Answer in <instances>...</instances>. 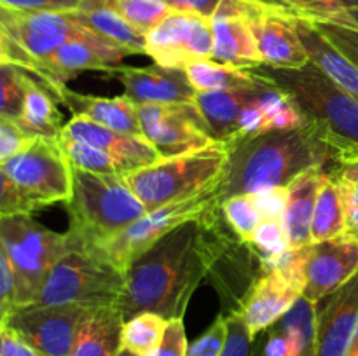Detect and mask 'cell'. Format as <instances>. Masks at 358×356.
I'll return each instance as SVG.
<instances>
[{
	"label": "cell",
	"mask_w": 358,
	"mask_h": 356,
	"mask_svg": "<svg viewBox=\"0 0 358 356\" xmlns=\"http://www.w3.org/2000/svg\"><path fill=\"white\" fill-rule=\"evenodd\" d=\"M122 290L124 272L119 271L98 248L72 241L70 250L49 271L34 304L98 309L117 306Z\"/></svg>",
	"instance_id": "5"
},
{
	"label": "cell",
	"mask_w": 358,
	"mask_h": 356,
	"mask_svg": "<svg viewBox=\"0 0 358 356\" xmlns=\"http://www.w3.org/2000/svg\"><path fill=\"white\" fill-rule=\"evenodd\" d=\"M35 136H30L14 119L0 117V166L20 154Z\"/></svg>",
	"instance_id": "43"
},
{
	"label": "cell",
	"mask_w": 358,
	"mask_h": 356,
	"mask_svg": "<svg viewBox=\"0 0 358 356\" xmlns=\"http://www.w3.org/2000/svg\"><path fill=\"white\" fill-rule=\"evenodd\" d=\"M332 21H341V23H350L358 27V9H348L345 13L339 14L338 17H334Z\"/></svg>",
	"instance_id": "53"
},
{
	"label": "cell",
	"mask_w": 358,
	"mask_h": 356,
	"mask_svg": "<svg viewBox=\"0 0 358 356\" xmlns=\"http://www.w3.org/2000/svg\"><path fill=\"white\" fill-rule=\"evenodd\" d=\"M143 138L163 157L205 149L215 143L196 103L138 105Z\"/></svg>",
	"instance_id": "10"
},
{
	"label": "cell",
	"mask_w": 358,
	"mask_h": 356,
	"mask_svg": "<svg viewBox=\"0 0 358 356\" xmlns=\"http://www.w3.org/2000/svg\"><path fill=\"white\" fill-rule=\"evenodd\" d=\"M248 70L292 98L304 121L331 143L339 163L358 159V98L346 93L311 61L299 68H275L261 63Z\"/></svg>",
	"instance_id": "3"
},
{
	"label": "cell",
	"mask_w": 358,
	"mask_h": 356,
	"mask_svg": "<svg viewBox=\"0 0 358 356\" xmlns=\"http://www.w3.org/2000/svg\"><path fill=\"white\" fill-rule=\"evenodd\" d=\"M297 35L306 51L308 58L322 70L331 80H334L346 93L358 98V65L343 51H339L310 17H296Z\"/></svg>",
	"instance_id": "24"
},
{
	"label": "cell",
	"mask_w": 358,
	"mask_h": 356,
	"mask_svg": "<svg viewBox=\"0 0 358 356\" xmlns=\"http://www.w3.org/2000/svg\"><path fill=\"white\" fill-rule=\"evenodd\" d=\"M59 101L70 108L72 115L86 117L96 124L114 129V131L126 133L131 136H143L138 105L124 94L115 98H101L93 96V94L76 93V91L69 89V86H65L59 94Z\"/></svg>",
	"instance_id": "23"
},
{
	"label": "cell",
	"mask_w": 358,
	"mask_h": 356,
	"mask_svg": "<svg viewBox=\"0 0 358 356\" xmlns=\"http://www.w3.org/2000/svg\"><path fill=\"white\" fill-rule=\"evenodd\" d=\"M107 6L117 10L133 28L143 35L156 28L171 13L163 0H108Z\"/></svg>",
	"instance_id": "35"
},
{
	"label": "cell",
	"mask_w": 358,
	"mask_h": 356,
	"mask_svg": "<svg viewBox=\"0 0 358 356\" xmlns=\"http://www.w3.org/2000/svg\"><path fill=\"white\" fill-rule=\"evenodd\" d=\"M70 16L83 24L84 28L96 34L98 37L112 42L122 49H128L131 54H145V35L133 28L121 14L110 6H93L70 13Z\"/></svg>",
	"instance_id": "27"
},
{
	"label": "cell",
	"mask_w": 358,
	"mask_h": 356,
	"mask_svg": "<svg viewBox=\"0 0 358 356\" xmlns=\"http://www.w3.org/2000/svg\"><path fill=\"white\" fill-rule=\"evenodd\" d=\"M220 209H222L226 222L236 232V236L245 244L250 243L259 223L262 222V216L259 209L255 208L252 195H234V198L226 199V201L220 202Z\"/></svg>",
	"instance_id": "38"
},
{
	"label": "cell",
	"mask_w": 358,
	"mask_h": 356,
	"mask_svg": "<svg viewBox=\"0 0 358 356\" xmlns=\"http://www.w3.org/2000/svg\"><path fill=\"white\" fill-rule=\"evenodd\" d=\"M343 234H346V218L341 192L334 178L325 173L317 195V205H315L311 243H320V241L332 239Z\"/></svg>",
	"instance_id": "29"
},
{
	"label": "cell",
	"mask_w": 358,
	"mask_h": 356,
	"mask_svg": "<svg viewBox=\"0 0 358 356\" xmlns=\"http://www.w3.org/2000/svg\"><path fill=\"white\" fill-rule=\"evenodd\" d=\"M56 101L58 100L51 89L30 75L17 124L30 136H62L65 122L56 107Z\"/></svg>",
	"instance_id": "28"
},
{
	"label": "cell",
	"mask_w": 358,
	"mask_h": 356,
	"mask_svg": "<svg viewBox=\"0 0 358 356\" xmlns=\"http://www.w3.org/2000/svg\"><path fill=\"white\" fill-rule=\"evenodd\" d=\"M227 327L226 344L220 356H261V337L252 339L240 309L224 314Z\"/></svg>",
	"instance_id": "39"
},
{
	"label": "cell",
	"mask_w": 358,
	"mask_h": 356,
	"mask_svg": "<svg viewBox=\"0 0 358 356\" xmlns=\"http://www.w3.org/2000/svg\"><path fill=\"white\" fill-rule=\"evenodd\" d=\"M185 73L194 87L196 93H210V91L229 89V87L247 86L254 84L257 77L248 68L227 65V63L215 61L213 58L196 59L185 66Z\"/></svg>",
	"instance_id": "30"
},
{
	"label": "cell",
	"mask_w": 358,
	"mask_h": 356,
	"mask_svg": "<svg viewBox=\"0 0 358 356\" xmlns=\"http://www.w3.org/2000/svg\"><path fill=\"white\" fill-rule=\"evenodd\" d=\"M187 346L184 318H173L168 320L159 346L149 356H185Z\"/></svg>",
	"instance_id": "46"
},
{
	"label": "cell",
	"mask_w": 358,
	"mask_h": 356,
	"mask_svg": "<svg viewBox=\"0 0 358 356\" xmlns=\"http://www.w3.org/2000/svg\"><path fill=\"white\" fill-rule=\"evenodd\" d=\"M62 136H69V138L79 140V142L105 150L117 159L128 163L135 170L157 163L163 157L157 152L156 147L150 145L143 136H131L114 131L79 115H72V119L65 122Z\"/></svg>",
	"instance_id": "21"
},
{
	"label": "cell",
	"mask_w": 358,
	"mask_h": 356,
	"mask_svg": "<svg viewBox=\"0 0 358 356\" xmlns=\"http://www.w3.org/2000/svg\"><path fill=\"white\" fill-rule=\"evenodd\" d=\"M358 274V239L348 234L310 244L303 295L320 302Z\"/></svg>",
	"instance_id": "17"
},
{
	"label": "cell",
	"mask_w": 358,
	"mask_h": 356,
	"mask_svg": "<svg viewBox=\"0 0 358 356\" xmlns=\"http://www.w3.org/2000/svg\"><path fill=\"white\" fill-rule=\"evenodd\" d=\"M2 168L38 209L72 195V163L59 136H35Z\"/></svg>",
	"instance_id": "9"
},
{
	"label": "cell",
	"mask_w": 358,
	"mask_h": 356,
	"mask_svg": "<svg viewBox=\"0 0 358 356\" xmlns=\"http://www.w3.org/2000/svg\"><path fill=\"white\" fill-rule=\"evenodd\" d=\"M226 145L229 154L219 181L220 202L234 195L289 187L306 171L331 173L339 164L336 150L310 122L262 131Z\"/></svg>",
	"instance_id": "2"
},
{
	"label": "cell",
	"mask_w": 358,
	"mask_h": 356,
	"mask_svg": "<svg viewBox=\"0 0 358 356\" xmlns=\"http://www.w3.org/2000/svg\"><path fill=\"white\" fill-rule=\"evenodd\" d=\"M0 65H6V63H3V61H2V59H0Z\"/></svg>",
	"instance_id": "57"
},
{
	"label": "cell",
	"mask_w": 358,
	"mask_h": 356,
	"mask_svg": "<svg viewBox=\"0 0 358 356\" xmlns=\"http://www.w3.org/2000/svg\"><path fill=\"white\" fill-rule=\"evenodd\" d=\"M248 2H254L257 6L266 7V9H271L276 10V13H283V14H289V16L294 17H304L296 7L290 3V0H248Z\"/></svg>",
	"instance_id": "52"
},
{
	"label": "cell",
	"mask_w": 358,
	"mask_h": 356,
	"mask_svg": "<svg viewBox=\"0 0 358 356\" xmlns=\"http://www.w3.org/2000/svg\"><path fill=\"white\" fill-rule=\"evenodd\" d=\"M294 20V16L264 7L252 16V30L264 65L275 68H299L310 63Z\"/></svg>",
	"instance_id": "20"
},
{
	"label": "cell",
	"mask_w": 358,
	"mask_h": 356,
	"mask_svg": "<svg viewBox=\"0 0 358 356\" xmlns=\"http://www.w3.org/2000/svg\"><path fill=\"white\" fill-rule=\"evenodd\" d=\"M0 28L38 63L42 73V63L76 34L77 23L70 13L20 10L0 3Z\"/></svg>",
	"instance_id": "14"
},
{
	"label": "cell",
	"mask_w": 358,
	"mask_h": 356,
	"mask_svg": "<svg viewBox=\"0 0 358 356\" xmlns=\"http://www.w3.org/2000/svg\"><path fill=\"white\" fill-rule=\"evenodd\" d=\"M325 170H310L297 177L289 185V202L283 216L290 248H303L311 244V223H313L315 205L320 191Z\"/></svg>",
	"instance_id": "25"
},
{
	"label": "cell",
	"mask_w": 358,
	"mask_h": 356,
	"mask_svg": "<svg viewBox=\"0 0 358 356\" xmlns=\"http://www.w3.org/2000/svg\"><path fill=\"white\" fill-rule=\"evenodd\" d=\"M163 2L177 13L198 14L206 20H212L222 0H163Z\"/></svg>",
	"instance_id": "51"
},
{
	"label": "cell",
	"mask_w": 358,
	"mask_h": 356,
	"mask_svg": "<svg viewBox=\"0 0 358 356\" xmlns=\"http://www.w3.org/2000/svg\"><path fill=\"white\" fill-rule=\"evenodd\" d=\"M37 206L16 187L9 175L0 166V218L13 215H31Z\"/></svg>",
	"instance_id": "41"
},
{
	"label": "cell",
	"mask_w": 358,
	"mask_h": 356,
	"mask_svg": "<svg viewBox=\"0 0 358 356\" xmlns=\"http://www.w3.org/2000/svg\"><path fill=\"white\" fill-rule=\"evenodd\" d=\"M282 332L292 344L296 356L315 355V337H317V302L299 297L292 307L273 325Z\"/></svg>",
	"instance_id": "31"
},
{
	"label": "cell",
	"mask_w": 358,
	"mask_h": 356,
	"mask_svg": "<svg viewBox=\"0 0 358 356\" xmlns=\"http://www.w3.org/2000/svg\"><path fill=\"white\" fill-rule=\"evenodd\" d=\"M255 208L261 213L262 220H278L283 222V216L287 212V202H289V188L278 187L269 188V191L252 194Z\"/></svg>",
	"instance_id": "45"
},
{
	"label": "cell",
	"mask_w": 358,
	"mask_h": 356,
	"mask_svg": "<svg viewBox=\"0 0 358 356\" xmlns=\"http://www.w3.org/2000/svg\"><path fill=\"white\" fill-rule=\"evenodd\" d=\"M329 175L334 178L341 192L346 234L358 239V159L339 163Z\"/></svg>",
	"instance_id": "36"
},
{
	"label": "cell",
	"mask_w": 358,
	"mask_h": 356,
	"mask_svg": "<svg viewBox=\"0 0 358 356\" xmlns=\"http://www.w3.org/2000/svg\"><path fill=\"white\" fill-rule=\"evenodd\" d=\"M294 7L311 20H334L345 13L341 0H290Z\"/></svg>",
	"instance_id": "49"
},
{
	"label": "cell",
	"mask_w": 358,
	"mask_h": 356,
	"mask_svg": "<svg viewBox=\"0 0 358 356\" xmlns=\"http://www.w3.org/2000/svg\"><path fill=\"white\" fill-rule=\"evenodd\" d=\"M59 140H62V145L72 166L83 168V170L93 171V173L121 175V177L135 171V168L129 166L128 163L117 159L105 150L90 145V143L79 142V140L69 138V136H59Z\"/></svg>",
	"instance_id": "33"
},
{
	"label": "cell",
	"mask_w": 358,
	"mask_h": 356,
	"mask_svg": "<svg viewBox=\"0 0 358 356\" xmlns=\"http://www.w3.org/2000/svg\"><path fill=\"white\" fill-rule=\"evenodd\" d=\"M31 73L14 65H0V117L17 121Z\"/></svg>",
	"instance_id": "37"
},
{
	"label": "cell",
	"mask_w": 358,
	"mask_h": 356,
	"mask_svg": "<svg viewBox=\"0 0 358 356\" xmlns=\"http://www.w3.org/2000/svg\"><path fill=\"white\" fill-rule=\"evenodd\" d=\"M16 309V279L6 250L0 244V327L7 323Z\"/></svg>",
	"instance_id": "44"
},
{
	"label": "cell",
	"mask_w": 358,
	"mask_h": 356,
	"mask_svg": "<svg viewBox=\"0 0 358 356\" xmlns=\"http://www.w3.org/2000/svg\"><path fill=\"white\" fill-rule=\"evenodd\" d=\"M343 6H345V10L348 9H358V0H341Z\"/></svg>",
	"instance_id": "54"
},
{
	"label": "cell",
	"mask_w": 358,
	"mask_h": 356,
	"mask_svg": "<svg viewBox=\"0 0 358 356\" xmlns=\"http://www.w3.org/2000/svg\"><path fill=\"white\" fill-rule=\"evenodd\" d=\"M350 356H358V328L355 334V341H353V346H352V351H350Z\"/></svg>",
	"instance_id": "55"
},
{
	"label": "cell",
	"mask_w": 358,
	"mask_h": 356,
	"mask_svg": "<svg viewBox=\"0 0 358 356\" xmlns=\"http://www.w3.org/2000/svg\"><path fill=\"white\" fill-rule=\"evenodd\" d=\"M227 154L226 143L215 142L205 149L161 157L124 178L145 208L156 209L217 184L226 168Z\"/></svg>",
	"instance_id": "6"
},
{
	"label": "cell",
	"mask_w": 358,
	"mask_h": 356,
	"mask_svg": "<svg viewBox=\"0 0 358 356\" xmlns=\"http://www.w3.org/2000/svg\"><path fill=\"white\" fill-rule=\"evenodd\" d=\"M259 9L262 7L248 0H222L210 20L215 40L212 58L215 61L238 68H254L261 65L262 59L250 23L252 16Z\"/></svg>",
	"instance_id": "16"
},
{
	"label": "cell",
	"mask_w": 358,
	"mask_h": 356,
	"mask_svg": "<svg viewBox=\"0 0 358 356\" xmlns=\"http://www.w3.org/2000/svg\"><path fill=\"white\" fill-rule=\"evenodd\" d=\"M257 77V75H255ZM261 79L254 84L196 94V107L215 142L229 143L236 136L240 117L257 96Z\"/></svg>",
	"instance_id": "22"
},
{
	"label": "cell",
	"mask_w": 358,
	"mask_h": 356,
	"mask_svg": "<svg viewBox=\"0 0 358 356\" xmlns=\"http://www.w3.org/2000/svg\"><path fill=\"white\" fill-rule=\"evenodd\" d=\"M126 56H131L128 49L98 37L96 34L77 23L76 34L51 58L42 63V77L45 86L59 101V94L66 86V80L87 70L108 73L114 66L121 65Z\"/></svg>",
	"instance_id": "13"
},
{
	"label": "cell",
	"mask_w": 358,
	"mask_h": 356,
	"mask_svg": "<svg viewBox=\"0 0 358 356\" xmlns=\"http://www.w3.org/2000/svg\"><path fill=\"white\" fill-rule=\"evenodd\" d=\"M219 181L187 198L168 202L156 209H149L142 218L133 222L131 225L96 248L119 271L126 272L131 262L143 251L149 250L161 237L184 223L199 220L206 213L220 206Z\"/></svg>",
	"instance_id": "8"
},
{
	"label": "cell",
	"mask_w": 358,
	"mask_h": 356,
	"mask_svg": "<svg viewBox=\"0 0 358 356\" xmlns=\"http://www.w3.org/2000/svg\"><path fill=\"white\" fill-rule=\"evenodd\" d=\"M69 236L84 246H100L149 209L121 175L93 173L72 166V195L65 202Z\"/></svg>",
	"instance_id": "4"
},
{
	"label": "cell",
	"mask_w": 358,
	"mask_h": 356,
	"mask_svg": "<svg viewBox=\"0 0 358 356\" xmlns=\"http://www.w3.org/2000/svg\"><path fill=\"white\" fill-rule=\"evenodd\" d=\"M117 356H138V355H135V353H131V351H128V349L121 348V351L117 353Z\"/></svg>",
	"instance_id": "56"
},
{
	"label": "cell",
	"mask_w": 358,
	"mask_h": 356,
	"mask_svg": "<svg viewBox=\"0 0 358 356\" xmlns=\"http://www.w3.org/2000/svg\"><path fill=\"white\" fill-rule=\"evenodd\" d=\"M168 320L156 313H138L122 323L121 348L149 356L159 346Z\"/></svg>",
	"instance_id": "32"
},
{
	"label": "cell",
	"mask_w": 358,
	"mask_h": 356,
	"mask_svg": "<svg viewBox=\"0 0 358 356\" xmlns=\"http://www.w3.org/2000/svg\"><path fill=\"white\" fill-rule=\"evenodd\" d=\"M145 54L168 68H184L196 59L213 56L212 23L198 14L171 10L145 35Z\"/></svg>",
	"instance_id": "12"
},
{
	"label": "cell",
	"mask_w": 358,
	"mask_h": 356,
	"mask_svg": "<svg viewBox=\"0 0 358 356\" xmlns=\"http://www.w3.org/2000/svg\"><path fill=\"white\" fill-rule=\"evenodd\" d=\"M87 0H0V3L20 10H45V13H73L86 6Z\"/></svg>",
	"instance_id": "48"
},
{
	"label": "cell",
	"mask_w": 358,
	"mask_h": 356,
	"mask_svg": "<svg viewBox=\"0 0 358 356\" xmlns=\"http://www.w3.org/2000/svg\"><path fill=\"white\" fill-rule=\"evenodd\" d=\"M247 248L252 257L261 262L262 271L273 267L278 262V258L290 250V243L283 222L262 220L254 236H252V241L247 244Z\"/></svg>",
	"instance_id": "34"
},
{
	"label": "cell",
	"mask_w": 358,
	"mask_h": 356,
	"mask_svg": "<svg viewBox=\"0 0 358 356\" xmlns=\"http://www.w3.org/2000/svg\"><path fill=\"white\" fill-rule=\"evenodd\" d=\"M0 356H44L9 327H0Z\"/></svg>",
	"instance_id": "50"
},
{
	"label": "cell",
	"mask_w": 358,
	"mask_h": 356,
	"mask_svg": "<svg viewBox=\"0 0 358 356\" xmlns=\"http://www.w3.org/2000/svg\"><path fill=\"white\" fill-rule=\"evenodd\" d=\"M0 244L16 279V307L37 300L52 265L70 250L69 234L56 232L31 218L13 215L0 218Z\"/></svg>",
	"instance_id": "7"
},
{
	"label": "cell",
	"mask_w": 358,
	"mask_h": 356,
	"mask_svg": "<svg viewBox=\"0 0 358 356\" xmlns=\"http://www.w3.org/2000/svg\"><path fill=\"white\" fill-rule=\"evenodd\" d=\"M241 241L226 222L220 206L199 220L161 237L131 262L117 307L122 320L156 313L166 320L184 318L192 295L208 278L224 248Z\"/></svg>",
	"instance_id": "1"
},
{
	"label": "cell",
	"mask_w": 358,
	"mask_h": 356,
	"mask_svg": "<svg viewBox=\"0 0 358 356\" xmlns=\"http://www.w3.org/2000/svg\"><path fill=\"white\" fill-rule=\"evenodd\" d=\"M0 59H2L3 63H7V65H14L27 70L28 73H31L35 79H38L44 84L38 63L35 61V59H31L30 56H28L27 52H24L23 49H21L20 45L2 30V28H0Z\"/></svg>",
	"instance_id": "47"
},
{
	"label": "cell",
	"mask_w": 358,
	"mask_h": 356,
	"mask_svg": "<svg viewBox=\"0 0 358 356\" xmlns=\"http://www.w3.org/2000/svg\"><path fill=\"white\" fill-rule=\"evenodd\" d=\"M304 285L290 278L278 267L264 269L250 283L241 297L238 309L252 339H257L276 323L303 297Z\"/></svg>",
	"instance_id": "15"
},
{
	"label": "cell",
	"mask_w": 358,
	"mask_h": 356,
	"mask_svg": "<svg viewBox=\"0 0 358 356\" xmlns=\"http://www.w3.org/2000/svg\"><path fill=\"white\" fill-rule=\"evenodd\" d=\"M261 356H262V355H261Z\"/></svg>",
	"instance_id": "58"
},
{
	"label": "cell",
	"mask_w": 358,
	"mask_h": 356,
	"mask_svg": "<svg viewBox=\"0 0 358 356\" xmlns=\"http://www.w3.org/2000/svg\"><path fill=\"white\" fill-rule=\"evenodd\" d=\"M124 87V96L136 105L192 103L196 91L184 68H168L157 63L150 66H114L108 72Z\"/></svg>",
	"instance_id": "19"
},
{
	"label": "cell",
	"mask_w": 358,
	"mask_h": 356,
	"mask_svg": "<svg viewBox=\"0 0 358 356\" xmlns=\"http://www.w3.org/2000/svg\"><path fill=\"white\" fill-rule=\"evenodd\" d=\"M91 309L80 306H20L6 327L44 356H70L77 332Z\"/></svg>",
	"instance_id": "11"
},
{
	"label": "cell",
	"mask_w": 358,
	"mask_h": 356,
	"mask_svg": "<svg viewBox=\"0 0 358 356\" xmlns=\"http://www.w3.org/2000/svg\"><path fill=\"white\" fill-rule=\"evenodd\" d=\"M358 328V274L317 302L313 356H350Z\"/></svg>",
	"instance_id": "18"
},
{
	"label": "cell",
	"mask_w": 358,
	"mask_h": 356,
	"mask_svg": "<svg viewBox=\"0 0 358 356\" xmlns=\"http://www.w3.org/2000/svg\"><path fill=\"white\" fill-rule=\"evenodd\" d=\"M311 20V17H310ZM315 27L339 49L345 52L350 59L358 65V27L350 23L332 20H311Z\"/></svg>",
	"instance_id": "40"
},
{
	"label": "cell",
	"mask_w": 358,
	"mask_h": 356,
	"mask_svg": "<svg viewBox=\"0 0 358 356\" xmlns=\"http://www.w3.org/2000/svg\"><path fill=\"white\" fill-rule=\"evenodd\" d=\"M227 327L226 318L220 314L203 335H199L194 342L187 346L185 356H220L224 344H226Z\"/></svg>",
	"instance_id": "42"
},
{
	"label": "cell",
	"mask_w": 358,
	"mask_h": 356,
	"mask_svg": "<svg viewBox=\"0 0 358 356\" xmlns=\"http://www.w3.org/2000/svg\"><path fill=\"white\" fill-rule=\"evenodd\" d=\"M122 323L124 320L117 306L91 309L77 332L70 356H117Z\"/></svg>",
	"instance_id": "26"
}]
</instances>
